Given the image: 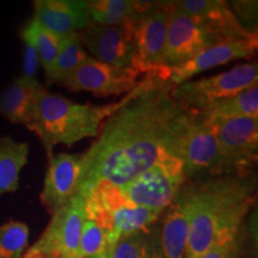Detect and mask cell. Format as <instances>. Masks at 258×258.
Instances as JSON below:
<instances>
[{
    "mask_svg": "<svg viewBox=\"0 0 258 258\" xmlns=\"http://www.w3.org/2000/svg\"><path fill=\"white\" fill-rule=\"evenodd\" d=\"M171 89L165 70L103 123L95 143L83 153L79 191L121 188L164 158H182L196 114L173 101Z\"/></svg>",
    "mask_w": 258,
    "mask_h": 258,
    "instance_id": "cell-1",
    "label": "cell"
},
{
    "mask_svg": "<svg viewBox=\"0 0 258 258\" xmlns=\"http://www.w3.org/2000/svg\"><path fill=\"white\" fill-rule=\"evenodd\" d=\"M195 184L194 207L184 258H200L214 245L234 238L256 202V175H226Z\"/></svg>",
    "mask_w": 258,
    "mask_h": 258,
    "instance_id": "cell-2",
    "label": "cell"
},
{
    "mask_svg": "<svg viewBox=\"0 0 258 258\" xmlns=\"http://www.w3.org/2000/svg\"><path fill=\"white\" fill-rule=\"evenodd\" d=\"M163 72L164 70L146 74L137 88L122 97L120 101L102 105L77 103L43 88L38 96L34 120L28 129L37 135L49 158L53 156V150L56 145L72 146L84 139L97 138L103 123L111 115L152 85L157 77Z\"/></svg>",
    "mask_w": 258,
    "mask_h": 258,
    "instance_id": "cell-3",
    "label": "cell"
},
{
    "mask_svg": "<svg viewBox=\"0 0 258 258\" xmlns=\"http://www.w3.org/2000/svg\"><path fill=\"white\" fill-rule=\"evenodd\" d=\"M253 86H258V64L247 62L235 64L230 71L215 76L190 79L173 86L170 93L182 108L199 114L214 103Z\"/></svg>",
    "mask_w": 258,
    "mask_h": 258,
    "instance_id": "cell-4",
    "label": "cell"
},
{
    "mask_svg": "<svg viewBox=\"0 0 258 258\" xmlns=\"http://www.w3.org/2000/svg\"><path fill=\"white\" fill-rule=\"evenodd\" d=\"M185 182L182 158L167 157L117 189L125 201L138 207L164 212Z\"/></svg>",
    "mask_w": 258,
    "mask_h": 258,
    "instance_id": "cell-5",
    "label": "cell"
},
{
    "mask_svg": "<svg viewBox=\"0 0 258 258\" xmlns=\"http://www.w3.org/2000/svg\"><path fill=\"white\" fill-rule=\"evenodd\" d=\"M171 2H151L129 27L133 60L131 67L139 73L151 74L165 70L161 66L165 47Z\"/></svg>",
    "mask_w": 258,
    "mask_h": 258,
    "instance_id": "cell-6",
    "label": "cell"
},
{
    "mask_svg": "<svg viewBox=\"0 0 258 258\" xmlns=\"http://www.w3.org/2000/svg\"><path fill=\"white\" fill-rule=\"evenodd\" d=\"M212 124L220 145L224 175L254 173L258 159V118H232Z\"/></svg>",
    "mask_w": 258,
    "mask_h": 258,
    "instance_id": "cell-7",
    "label": "cell"
},
{
    "mask_svg": "<svg viewBox=\"0 0 258 258\" xmlns=\"http://www.w3.org/2000/svg\"><path fill=\"white\" fill-rule=\"evenodd\" d=\"M186 182H200L224 175L220 145L213 124L195 115L182 154Z\"/></svg>",
    "mask_w": 258,
    "mask_h": 258,
    "instance_id": "cell-8",
    "label": "cell"
},
{
    "mask_svg": "<svg viewBox=\"0 0 258 258\" xmlns=\"http://www.w3.org/2000/svg\"><path fill=\"white\" fill-rule=\"evenodd\" d=\"M85 220V200L79 191L51 219L32 249L56 254L59 258H78L80 235Z\"/></svg>",
    "mask_w": 258,
    "mask_h": 258,
    "instance_id": "cell-9",
    "label": "cell"
},
{
    "mask_svg": "<svg viewBox=\"0 0 258 258\" xmlns=\"http://www.w3.org/2000/svg\"><path fill=\"white\" fill-rule=\"evenodd\" d=\"M141 74L133 67H116L89 57L62 84L73 92H90L97 97L127 95L140 84Z\"/></svg>",
    "mask_w": 258,
    "mask_h": 258,
    "instance_id": "cell-10",
    "label": "cell"
},
{
    "mask_svg": "<svg viewBox=\"0 0 258 258\" xmlns=\"http://www.w3.org/2000/svg\"><path fill=\"white\" fill-rule=\"evenodd\" d=\"M215 43H218L217 38L185 15L175 2H171L161 62L163 69L171 70L182 66Z\"/></svg>",
    "mask_w": 258,
    "mask_h": 258,
    "instance_id": "cell-11",
    "label": "cell"
},
{
    "mask_svg": "<svg viewBox=\"0 0 258 258\" xmlns=\"http://www.w3.org/2000/svg\"><path fill=\"white\" fill-rule=\"evenodd\" d=\"M258 37L218 42L202 50L182 66L166 70V83L171 88L188 82L200 73L239 60H250L256 55Z\"/></svg>",
    "mask_w": 258,
    "mask_h": 258,
    "instance_id": "cell-12",
    "label": "cell"
},
{
    "mask_svg": "<svg viewBox=\"0 0 258 258\" xmlns=\"http://www.w3.org/2000/svg\"><path fill=\"white\" fill-rule=\"evenodd\" d=\"M83 170V154L57 153L48 158L40 200L50 214L63 207L78 192Z\"/></svg>",
    "mask_w": 258,
    "mask_h": 258,
    "instance_id": "cell-13",
    "label": "cell"
},
{
    "mask_svg": "<svg viewBox=\"0 0 258 258\" xmlns=\"http://www.w3.org/2000/svg\"><path fill=\"white\" fill-rule=\"evenodd\" d=\"M194 207L195 184L194 182H185L172 203L163 213L159 232L163 258H184Z\"/></svg>",
    "mask_w": 258,
    "mask_h": 258,
    "instance_id": "cell-14",
    "label": "cell"
},
{
    "mask_svg": "<svg viewBox=\"0 0 258 258\" xmlns=\"http://www.w3.org/2000/svg\"><path fill=\"white\" fill-rule=\"evenodd\" d=\"M77 35L92 59L116 67L132 64L133 47L127 28L91 23Z\"/></svg>",
    "mask_w": 258,
    "mask_h": 258,
    "instance_id": "cell-15",
    "label": "cell"
},
{
    "mask_svg": "<svg viewBox=\"0 0 258 258\" xmlns=\"http://www.w3.org/2000/svg\"><path fill=\"white\" fill-rule=\"evenodd\" d=\"M176 5L218 42L258 37L239 24L230 5L224 0H178Z\"/></svg>",
    "mask_w": 258,
    "mask_h": 258,
    "instance_id": "cell-16",
    "label": "cell"
},
{
    "mask_svg": "<svg viewBox=\"0 0 258 258\" xmlns=\"http://www.w3.org/2000/svg\"><path fill=\"white\" fill-rule=\"evenodd\" d=\"M32 6V19L61 37L77 34L93 23L84 0H36Z\"/></svg>",
    "mask_w": 258,
    "mask_h": 258,
    "instance_id": "cell-17",
    "label": "cell"
},
{
    "mask_svg": "<svg viewBox=\"0 0 258 258\" xmlns=\"http://www.w3.org/2000/svg\"><path fill=\"white\" fill-rule=\"evenodd\" d=\"M43 88L40 82L17 77L0 93V115L12 123L28 128L34 120L38 96Z\"/></svg>",
    "mask_w": 258,
    "mask_h": 258,
    "instance_id": "cell-18",
    "label": "cell"
},
{
    "mask_svg": "<svg viewBox=\"0 0 258 258\" xmlns=\"http://www.w3.org/2000/svg\"><path fill=\"white\" fill-rule=\"evenodd\" d=\"M151 2L133 0H86L93 23L111 27H124L129 30L140 12L148 8Z\"/></svg>",
    "mask_w": 258,
    "mask_h": 258,
    "instance_id": "cell-19",
    "label": "cell"
},
{
    "mask_svg": "<svg viewBox=\"0 0 258 258\" xmlns=\"http://www.w3.org/2000/svg\"><path fill=\"white\" fill-rule=\"evenodd\" d=\"M28 143L11 137H0V195L18 189L19 176L28 164Z\"/></svg>",
    "mask_w": 258,
    "mask_h": 258,
    "instance_id": "cell-20",
    "label": "cell"
},
{
    "mask_svg": "<svg viewBox=\"0 0 258 258\" xmlns=\"http://www.w3.org/2000/svg\"><path fill=\"white\" fill-rule=\"evenodd\" d=\"M199 115L211 123L240 117L258 118V86L214 103Z\"/></svg>",
    "mask_w": 258,
    "mask_h": 258,
    "instance_id": "cell-21",
    "label": "cell"
},
{
    "mask_svg": "<svg viewBox=\"0 0 258 258\" xmlns=\"http://www.w3.org/2000/svg\"><path fill=\"white\" fill-rule=\"evenodd\" d=\"M21 37L35 48L40 59V64L44 71L46 78H48L60 51L63 37L48 31L32 18L22 29Z\"/></svg>",
    "mask_w": 258,
    "mask_h": 258,
    "instance_id": "cell-22",
    "label": "cell"
},
{
    "mask_svg": "<svg viewBox=\"0 0 258 258\" xmlns=\"http://www.w3.org/2000/svg\"><path fill=\"white\" fill-rule=\"evenodd\" d=\"M89 57L90 55L83 47L78 35L71 34L64 36L53 70L47 78L48 83L62 85Z\"/></svg>",
    "mask_w": 258,
    "mask_h": 258,
    "instance_id": "cell-23",
    "label": "cell"
},
{
    "mask_svg": "<svg viewBox=\"0 0 258 258\" xmlns=\"http://www.w3.org/2000/svg\"><path fill=\"white\" fill-rule=\"evenodd\" d=\"M109 258H163L159 234L150 230L122 237L111 247Z\"/></svg>",
    "mask_w": 258,
    "mask_h": 258,
    "instance_id": "cell-24",
    "label": "cell"
},
{
    "mask_svg": "<svg viewBox=\"0 0 258 258\" xmlns=\"http://www.w3.org/2000/svg\"><path fill=\"white\" fill-rule=\"evenodd\" d=\"M110 251L111 245L104 228L96 220L85 215L78 258H109Z\"/></svg>",
    "mask_w": 258,
    "mask_h": 258,
    "instance_id": "cell-25",
    "label": "cell"
},
{
    "mask_svg": "<svg viewBox=\"0 0 258 258\" xmlns=\"http://www.w3.org/2000/svg\"><path fill=\"white\" fill-rule=\"evenodd\" d=\"M29 244L25 222L10 220L0 225V258H22Z\"/></svg>",
    "mask_w": 258,
    "mask_h": 258,
    "instance_id": "cell-26",
    "label": "cell"
},
{
    "mask_svg": "<svg viewBox=\"0 0 258 258\" xmlns=\"http://www.w3.org/2000/svg\"><path fill=\"white\" fill-rule=\"evenodd\" d=\"M230 9L239 24L251 35H257V2L239 0L231 2Z\"/></svg>",
    "mask_w": 258,
    "mask_h": 258,
    "instance_id": "cell-27",
    "label": "cell"
},
{
    "mask_svg": "<svg viewBox=\"0 0 258 258\" xmlns=\"http://www.w3.org/2000/svg\"><path fill=\"white\" fill-rule=\"evenodd\" d=\"M244 232L241 231L230 240L217 244L200 258H241L244 246Z\"/></svg>",
    "mask_w": 258,
    "mask_h": 258,
    "instance_id": "cell-28",
    "label": "cell"
},
{
    "mask_svg": "<svg viewBox=\"0 0 258 258\" xmlns=\"http://www.w3.org/2000/svg\"><path fill=\"white\" fill-rule=\"evenodd\" d=\"M23 53V66H22V74L19 77L29 80V82H38L37 72L41 64L36 50L29 42L24 41Z\"/></svg>",
    "mask_w": 258,
    "mask_h": 258,
    "instance_id": "cell-29",
    "label": "cell"
},
{
    "mask_svg": "<svg viewBox=\"0 0 258 258\" xmlns=\"http://www.w3.org/2000/svg\"><path fill=\"white\" fill-rule=\"evenodd\" d=\"M22 258H59L56 256V254H53V253H49V252H43V251H38V250H35L30 247V249H28L25 251V253L23 254V257Z\"/></svg>",
    "mask_w": 258,
    "mask_h": 258,
    "instance_id": "cell-30",
    "label": "cell"
}]
</instances>
